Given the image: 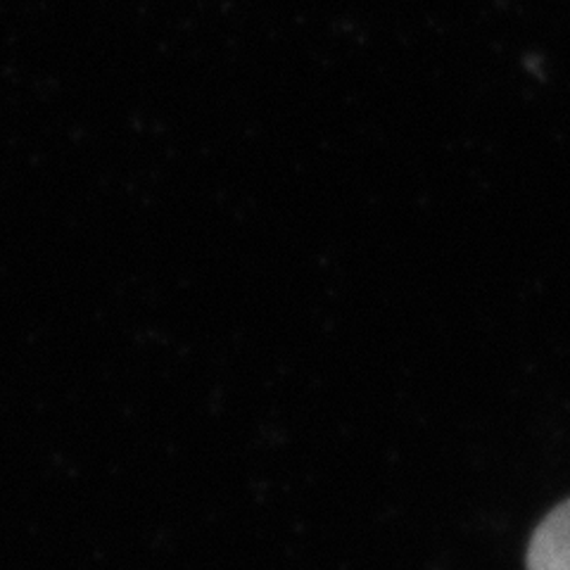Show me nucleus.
Listing matches in <instances>:
<instances>
[{
  "label": "nucleus",
  "mask_w": 570,
  "mask_h": 570,
  "mask_svg": "<svg viewBox=\"0 0 570 570\" xmlns=\"http://www.w3.org/2000/svg\"><path fill=\"white\" fill-rule=\"evenodd\" d=\"M528 570H570V499L534 530L528 549Z\"/></svg>",
  "instance_id": "obj_1"
}]
</instances>
